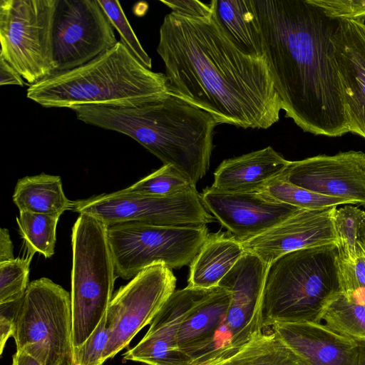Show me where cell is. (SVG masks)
<instances>
[{
	"label": "cell",
	"instance_id": "obj_1",
	"mask_svg": "<svg viewBox=\"0 0 365 365\" xmlns=\"http://www.w3.org/2000/svg\"><path fill=\"white\" fill-rule=\"evenodd\" d=\"M157 52L170 93L209 113L217 125L267 129L279 120L281 101L264 58L240 51L213 15L195 20L167 14Z\"/></svg>",
	"mask_w": 365,
	"mask_h": 365
},
{
	"label": "cell",
	"instance_id": "obj_2",
	"mask_svg": "<svg viewBox=\"0 0 365 365\" xmlns=\"http://www.w3.org/2000/svg\"><path fill=\"white\" fill-rule=\"evenodd\" d=\"M282 110L303 131L349 132L336 66L333 19L311 0H252Z\"/></svg>",
	"mask_w": 365,
	"mask_h": 365
},
{
	"label": "cell",
	"instance_id": "obj_3",
	"mask_svg": "<svg viewBox=\"0 0 365 365\" xmlns=\"http://www.w3.org/2000/svg\"><path fill=\"white\" fill-rule=\"evenodd\" d=\"M70 109L85 123L132 138L195 186L209 169L217 123L209 113L177 96L169 93L133 108L81 105Z\"/></svg>",
	"mask_w": 365,
	"mask_h": 365
},
{
	"label": "cell",
	"instance_id": "obj_4",
	"mask_svg": "<svg viewBox=\"0 0 365 365\" xmlns=\"http://www.w3.org/2000/svg\"><path fill=\"white\" fill-rule=\"evenodd\" d=\"M169 93L165 75L145 67L118 41L87 63L30 85L26 96L45 108H133Z\"/></svg>",
	"mask_w": 365,
	"mask_h": 365
},
{
	"label": "cell",
	"instance_id": "obj_5",
	"mask_svg": "<svg viewBox=\"0 0 365 365\" xmlns=\"http://www.w3.org/2000/svg\"><path fill=\"white\" fill-rule=\"evenodd\" d=\"M339 292L336 244L282 255L268 265L261 305L262 329L277 322H320L325 307Z\"/></svg>",
	"mask_w": 365,
	"mask_h": 365
},
{
	"label": "cell",
	"instance_id": "obj_6",
	"mask_svg": "<svg viewBox=\"0 0 365 365\" xmlns=\"http://www.w3.org/2000/svg\"><path fill=\"white\" fill-rule=\"evenodd\" d=\"M108 227L80 214L72 227L71 304L74 349L93 333L113 298L114 264Z\"/></svg>",
	"mask_w": 365,
	"mask_h": 365
},
{
	"label": "cell",
	"instance_id": "obj_7",
	"mask_svg": "<svg viewBox=\"0 0 365 365\" xmlns=\"http://www.w3.org/2000/svg\"><path fill=\"white\" fill-rule=\"evenodd\" d=\"M13 337L16 350L41 365H73L71 294L46 277L30 282L16 312Z\"/></svg>",
	"mask_w": 365,
	"mask_h": 365
},
{
	"label": "cell",
	"instance_id": "obj_8",
	"mask_svg": "<svg viewBox=\"0 0 365 365\" xmlns=\"http://www.w3.org/2000/svg\"><path fill=\"white\" fill-rule=\"evenodd\" d=\"M207 225L165 226L124 222L109 226L107 237L115 277L133 279L155 264H190L207 235Z\"/></svg>",
	"mask_w": 365,
	"mask_h": 365
},
{
	"label": "cell",
	"instance_id": "obj_9",
	"mask_svg": "<svg viewBox=\"0 0 365 365\" xmlns=\"http://www.w3.org/2000/svg\"><path fill=\"white\" fill-rule=\"evenodd\" d=\"M58 1H0V57L31 85L56 73L53 30Z\"/></svg>",
	"mask_w": 365,
	"mask_h": 365
},
{
	"label": "cell",
	"instance_id": "obj_10",
	"mask_svg": "<svg viewBox=\"0 0 365 365\" xmlns=\"http://www.w3.org/2000/svg\"><path fill=\"white\" fill-rule=\"evenodd\" d=\"M72 210L91 215L107 227L124 222L206 225L215 221L196 188L168 197L120 195L114 192L73 201Z\"/></svg>",
	"mask_w": 365,
	"mask_h": 365
},
{
	"label": "cell",
	"instance_id": "obj_11",
	"mask_svg": "<svg viewBox=\"0 0 365 365\" xmlns=\"http://www.w3.org/2000/svg\"><path fill=\"white\" fill-rule=\"evenodd\" d=\"M176 278L163 264L145 268L117 290L106 314L109 340L103 361L115 356L150 324L175 291Z\"/></svg>",
	"mask_w": 365,
	"mask_h": 365
},
{
	"label": "cell",
	"instance_id": "obj_12",
	"mask_svg": "<svg viewBox=\"0 0 365 365\" xmlns=\"http://www.w3.org/2000/svg\"><path fill=\"white\" fill-rule=\"evenodd\" d=\"M118 42L98 0H58L53 30L56 73L87 63Z\"/></svg>",
	"mask_w": 365,
	"mask_h": 365
},
{
	"label": "cell",
	"instance_id": "obj_13",
	"mask_svg": "<svg viewBox=\"0 0 365 365\" xmlns=\"http://www.w3.org/2000/svg\"><path fill=\"white\" fill-rule=\"evenodd\" d=\"M267 268L259 257L245 252L218 284L231 294L225 322L227 351H235L263 333L261 305Z\"/></svg>",
	"mask_w": 365,
	"mask_h": 365
},
{
	"label": "cell",
	"instance_id": "obj_14",
	"mask_svg": "<svg viewBox=\"0 0 365 365\" xmlns=\"http://www.w3.org/2000/svg\"><path fill=\"white\" fill-rule=\"evenodd\" d=\"M279 177L312 192L365 206V153L361 151L289 161Z\"/></svg>",
	"mask_w": 365,
	"mask_h": 365
},
{
	"label": "cell",
	"instance_id": "obj_15",
	"mask_svg": "<svg viewBox=\"0 0 365 365\" xmlns=\"http://www.w3.org/2000/svg\"><path fill=\"white\" fill-rule=\"evenodd\" d=\"M203 205L239 241L254 238L300 209L278 201L264 191L231 192L207 187Z\"/></svg>",
	"mask_w": 365,
	"mask_h": 365
},
{
	"label": "cell",
	"instance_id": "obj_16",
	"mask_svg": "<svg viewBox=\"0 0 365 365\" xmlns=\"http://www.w3.org/2000/svg\"><path fill=\"white\" fill-rule=\"evenodd\" d=\"M213 289L187 286L175 290L155 317L143 338L125 352L123 359L148 365H193L178 350L179 329L191 309Z\"/></svg>",
	"mask_w": 365,
	"mask_h": 365
},
{
	"label": "cell",
	"instance_id": "obj_17",
	"mask_svg": "<svg viewBox=\"0 0 365 365\" xmlns=\"http://www.w3.org/2000/svg\"><path fill=\"white\" fill-rule=\"evenodd\" d=\"M336 207L300 209L265 232L242 242L245 252L269 264L278 257L303 248L337 243L333 214Z\"/></svg>",
	"mask_w": 365,
	"mask_h": 365
},
{
	"label": "cell",
	"instance_id": "obj_18",
	"mask_svg": "<svg viewBox=\"0 0 365 365\" xmlns=\"http://www.w3.org/2000/svg\"><path fill=\"white\" fill-rule=\"evenodd\" d=\"M332 42L349 132L365 139V23L339 20Z\"/></svg>",
	"mask_w": 365,
	"mask_h": 365
},
{
	"label": "cell",
	"instance_id": "obj_19",
	"mask_svg": "<svg viewBox=\"0 0 365 365\" xmlns=\"http://www.w3.org/2000/svg\"><path fill=\"white\" fill-rule=\"evenodd\" d=\"M272 330L306 365H358L359 341L320 322H277Z\"/></svg>",
	"mask_w": 365,
	"mask_h": 365
},
{
	"label": "cell",
	"instance_id": "obj_20",
	"mask_svg": "<svg viewBox=\"0 0 365 365\" xmlns=\"http://www.w3.org/2000/svg\"><path fill=\"white\" fill-rule=\"evenodd\" d=\"M230 297L226 289L215 287L182 322L177 337L178 348L193 365H203L222 353L215 348L216 336L225 327Z\"/></svg>",
	"mask_w": 365,
	"mask_h": 365
},
{
	"label": "cell",
	"instance_id": "obj_21",
	"mask_svg": "<svg viewBox=\"0 0 365 365\" xmlns=\"http://www.w3.org/2000/svg\"><path fill=\"white\" fill-rule=\"evenodd\" d=\"M289 161L271 146L226 159L215 170L212 186L231 192H262Z\"/></svg>",
	"mask_w": 365,
	"mask_h": 365
},
{
	"label": "cell",
	"instance_id": "obj_22",
	"mask_svg": "<svg viewBox=\"0 0 365 365\" xmlns=\"http://www.w3.org/2000/svg\"><path fill=\"white\" fill-rule=\"evenodd\" d=\"M245 252L242 242L230 232L209 233L190 264L187 286L205 289L218 287Z\"/></svg>",
	"mask_w": 365,
	"mask_h": 365
},
{
	"label": "cell",
	"instance_id": "obj_23",
	"mask_svg": "<svg viewBox=\"0 0 365 365\" xmlns=\"http://www.w3.org/2000/svg\"><path fill=\"white\" fill-rule=\"evenodd\" d=\"M211 4L213 17L230 41L246 55L264 58L252 0H212Z\"/></svg>",
	"mask_w": 365,
	"mask_h": 365
},
{
	"label": "cell",
	"instance_id": "obj_24",
	"mask_svg": "<svg viewBox=\"0 0 365 365\" xmlns=\"http://www.w3.org/2000/svg\"><path fill=\"white\" fill-rule=\"evenodd\" d=\"M13 202L20 211L60 217L72 209L73 201L64 194L61 179L41 173L19 179L14 188Z\"/></svg>",
	"mask_w": 365,
	"mask_h": 365
},
{
	"label": "cell",
	"instance_id": "obj_25",
	"mask_svg": "<svg viewBox=\"0 0 365 365\" xmlns=\"http://www.w3.org/2000/svg\"><path fill=\"white\" fill-rule=\"evenodd\" d=\"M271 331L235 351L225 350L203 365H306Z\"/></svg>",
	"mask_w": 365,
	"mask_h": 365
},
{
	"label": "cell",
	"instance_id": "obj_26",
	"mask_svg": "<svg viewBox=\"0 0 365 365\" xmlns=\"http://www.w3.org/2000/svg\"><path fill=\"white\" fill-rule=\"evenodd\" d=\"M58 219L59 217L44 214L19 212L16 222L29 255L33 256L38 252L46 258L53 255Z\"/></svg>",
	"mask_w": 365,
	"mask_h": 365
},
{
	"label": "cell",
	"instance_id": "obj_27",
	"mask_svg": "<svg viewBox=\"0 0 365 365\" xmlns=\"http://www.w3.org/2000/svg\"><path fill=\"white\" fill-rule=\"evenodd\" d=\"M322 319L336 332L365 342V306L349 301L341 292L327 305Z\"/></svg>",
	"mask_w": 365,
	"mask_h": 365
},
{
	"label": "cell",
	"instance_id": "obj_28",
	"mask_svg": "<svg viewBox=\"0 0 365 365\" xmlns=\"http://www.w3.org/2000/svg\"><path fill=\"white\" fill-rule=\"evenodd\" d=\"M192 188H196V186L187 176L173 165H163L149 175L116 192L120 195L168 197Z\"/></svg>",
	"mask_w": 365,
	"mask_h": 365
},
{
	"label": "cell",
	"instance_id": "obj_29",
	"mask_svg": "<svg viewBox=\"0 0 365 365\" xmlns=\"http://www.w3.org/2000/svg\"><path fill=\"white\" fill-rule=\"evenodd\" d=\"M264 191L275 200L299 209L319 210L336 207L339 205H354L351 200L312 192L280 177L269 182Z\"/></svg>",
	"mask_w": 365,
	"mask_h": 365
},
{
	"label": "cell",
	"instance_id": "obj_30",
	"mask_svg": "<svg viewBox=\"0 0 365 365\" xmlns=\"http://www.w3.org/2000/svg\"><path fill=\"white\" fill-rule=\"evenodd\" d=\"M333 220L339 259L341 262L353 261L356 255L359 230L365 222V212L349 205L339 209L336 207Z\"/></svg>",
	"mask_w": 365,
	"mask_h": 365
},
{
	"label": "cell",
	"instance_id": "obj_31",
	"mask_svg": "<svg viewBox=\"0 0 365 365\" xmlns=\"http://www.w3.org/2000/svg\"><path fill=\"white\" fill-rule=\"evenodd\" d=\"M31 255L0 262V304L21 299L29 286Z\"/></svg>",
	"mask_w": 365,
	"mask_h": 365
},
{
	"label": "cell",
	"instance_id": "obj_32",
	"mask_svg": "<svg viewBox=\"0 0 365 365\" xmlns=\"http://www.w3.org/2000/svg\"><path fill=\"white\" fill-rule=\"evenodd\" d=\"M112 26L120 36L123 43L133 55L147 68H152V60L138 41L128 21L120 4L116 0H98Z\"/></svg>",
	"mask_w": 365,
	"mask_h": 365
},
{
	"label": "cell",
	"instance_id": "obj_33",
	"mask_svg": "<svg viewBox=\"0 0 365 365\" xmlns=\"http://www.w3.org/2000/svg\"><path fill=\"white\" fill-rule=\"evenodd\" d=\"M339 269L341 292L349 301L365 306V250L358 241L354 259L339 261Z\"/></svg>",
	"mask_w": 365,
	"mask_h": 365
},
{
	"label": "cell",
	"instance_id": "obj_34",
	"mask_svg": "<svg viewBox=\"0 0 365 365\" xmlns=\"http://www.w3.org/2000/svg\"><path fill=\"white\" fill-rule=\"evenodd\" d=\"M109 334L106 313L89 337L82 345L74 349L73 365H103V354L109 340Z\"/></svg>",
	"mask_w": 365,
	"mask_h": 365
},
{
	"label": "cell",
	"instance_id": "obj_35",
	"mask_svg": "<svg viewBox=\"0 0 365 365\" xmlns=\"http://www.w3.org/2000/svg\"><path fill=\"white\" fill-rule=\"evenodd\" d=\"M327 16L337 20L365 21V0H311Z\"/></svg>",
	"mask_w": 365,
	"mask_h": 365
},
{
	"label": "cell",
	"instance_id": "obj_36",
	"mask_svg": "<svg viewBox=\"0 0 365 365\" xmlns=\"http://www.w3.org/2000/svg\"><path fill=\"white\" fill-rule=\"evenodd\" d=\"M160 2L169 7L172 10L171 12L182 17L207 20L212 16L211 1L205 4L198 0H161Z\"/></svg>",
	"mask_w": 365,
	"mask_h": 365
},
{
	"label": "cell",
	"instance_id": "obj_37",
	"mask_svg": "<svg viewBox=\"0 0 365 365\" xmlns=\"http://www.w3.org/2000/svg\"><path fill=\"white\" fill-rule=\"evenodd\" d=\"M21 299L14 302L0 304L1 354L8 339L13 336L15 317Z\"/></svg>",
	"mask_w": 365,
	"mask_h": 365
},
{
	"label": "cell",
	"instance_id": "obj_38",
	"mask_svg": "<svg viewBox=\"0 0 365 365\" xmlns=\"http://www.w3.org/2000/svg\"><path fill=\"white\" fill-rule=\"evenodd\" d=\"M22 77L4 58L0 57V85L23 86Z\"/></svg>",
	"mask_w": 365,
	"mask_h": 365
},
{
	"label": "cell",
	"instance_id": "obj_39",
	"mask_svg": "<svg viewBox=\"0 0 365 365\" xmlns=\"http://www.w3.org/2000/svg\"><path fill=\"white\" fill-rule=\"evenodd\" d=\"M13 243L9 230L6 228L0 230V262L14 259Z\"/></svg>",
	"mask_w": 365,
	"mask_h": 365
},
{
	"label": "cell",
	"instance_id": "obj_40",
	"mask_svg": "<svg viewBox=\"0 0 365 365\" xmlns=\"http://www.w3.org/2000/svg\"><path fill=\"white\" fill-rule=\"evenodd\" d=\"M11 365H41L34 356L24 350L17 349L12 357Z\"/></svg>",
	"mask_w": 365,
	"mask_h": 365
},
{
	"label": "cell",
	"instance_id": "obj_41",
	"mask_svg": "<svg viewBox=\"0 0 365 365\" xmlns=\"http://www.w3.org/2000/svg\"><path fill=\"white\" fill-rule=\"evenodd\" d=\"M359 356L358 365H365V342L359 341Z\"/></svg>",
	"mask_w": 365,
	"mask_h": 365
},
{
	"label": "cell",
	"instance_id": "obj_42",
	"mask_svg": "<svg viewBox=\"0 0 365 365\" xmlns=\"http://www.w3.org/2000/svg\"><path fill=\"white\" fill-rule=\"evenodd\" d=\"M358 242L360 245L365 250V222L362 225L359 230Z\"/></svg>",
	"mask_w": 365,
	"mask_h": 365
}]
</instances>
